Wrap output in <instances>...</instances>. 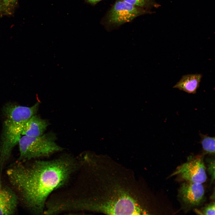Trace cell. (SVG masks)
Returning a JSON list of instances; mask_svg holds the SVG:
<instances>
[{
  "label": "cell",
  "mask_w": 215,
  "mask_h": 215,
  "mask_svg": "<svg viewBox=\"0 0 215 215\" xmlns=\"http://www.w3.org/2000/svg\"><path fill=\"white\" fill-rule=\"evenodd\" d=\"M88 193L73 199V210L108 215L153 214L151 196L134 172L108 155L87 153Z\"/></svg>",
  "instance_id": "cell-1"
},
{
  "label": "cell",
  "mask_w": 215,
  "mask_h": 215,
  "mask_svg": "<svg viewBox=\"0 0 215 215\" xmlns=\"http://www.w3.org/2000/svg\"><path fill=\"white\" fill-rule=\"evenodd\" d=\"M19 162L7 170V177L19 199L36 214L44 213L48 196L67 183L77 166L68 155L50 160Z\"/></svg>",
  "instance_id": "cell-2"
},
{
  "label": "cell",
  "mask_w": 215,
  "mask_h": 215,
  "mask_svg": "<svg viewBox=\"0 0 215 215\" xmlns=\"http://www.w3.org/2000/svg\"><path fill=\"white\" fill-rule=\"evenodd\" d=\"M40 103L31 107L8 103L3 108L5 117L0 143V170L10 157L14 147L18 143L26 122L36 113Z\"/></svg>",
  "instance_id": "cell-3"
},
{
  "label": "cell",
  "mask_w": 215,
  "mask_h": 215,
  "mask_svg": "<svg viewBox=\"0 0 215 215\" xmlns=\"http://www.w3.org/2000/svg\"><path fill=\"white\" fill-rule=\"evenodd\" d=\"M56 134L50 132L36 137H21L19 142L20 156L19 161L30 160L47 157L64 148L56 141Z\"/></svg>",
  "instance_id": "cell-4"
},
{
  "label": "cell",
  "mask_w": 215,
  "mask_h": 215,
  "mask_svg": "<svg viewBox=\"0 0 215 215\" xmlns=\"http://www.w3.org/2000/svg\"><path fill=\"white\" fill-rule=\"evenodd\" d=\"M153 12L135 6L123 0H116L103 19V24L108 28L119 27L136 17Z\"/></svg>",
  "instance_id": "cell-5"
},
{
  "label": "cell",
  "mask_w": 215,
  "mask_h": 215,
  "mask_svg": "<svg viewBox=\"0 0 215 215\" xmlns=\"http://www.w3.org/2000/svg\"><path fill=\"white\" fill-rule=\"evenodd\" d=\"M177 176L185 181L203 184L207 179L203 155H190L178 166L169 177Z\"/></svg>",
  "instance_id": "cell-6"
},
{
  "label": "cell",
  "mask_w": 215,
  "mask_h": 215,
  "mask_svg": "<svg viewBox=\"0 0 215 215\" xmlns=\"http://www.w3.org/2000/svg\"><path fill=\"white\" fill-rule=\"evenodd\" d=\"M178 199L182 208L187 212L201 205L205 200V191L202 183L185 181L178 190Z\"/></svg>",
  "instance_id": "cell-7"
},
{
  "label": "cell",
  "mask_w": 215,
  "mask_h": 215,
  "mask_svg": "<svg viewBox=\"0 0 215 215\" xmlns=\"http://www.w3.org/2000/svg\"><path fill=\"white\" fill-rule=\"evenodd\" d=\"M19 199L14 191L0 179V215H12L16 211Z\"/></svg>",
  "instance_id": "cell-8"
},
{
  "label": "cell",
  "mask_w": 215,
  "mask_h": 215,
  "mask_svg": "<svg viewBox=\"0 0 215 215\" xmlns=\"http://www.w3.org/2000/svg\"><path fill=\"white\" fill-rule=\"evenodd\" d=\"M49 125L47 120L42 119L36 114L26 122L22 135L30 137L41 136L44 134Z\"/></svg>",
  "instance_id": "cell-9"
},
{
  "label": "cell",
  "mask_w": 215,
  "mask_h": 215,
  "mask_svg": "<svg viewBox=\"0 0 215 215\" xmlns=\"http://www.w3.org/2000/svg\"><path fill=\"white\" fill-rule=\"evenodd\" d=\"M202 75L200 74L183 75L173 87L188 93L195 94L199 86Z\"/></svg>",
  "instance_id": "cell-10"
},
{
  "label": "cell",
  "mask_w": 215,
  "mask_h": 215,
  "mask_svg": "<svg viewBox=\"0 0 215 215\" xmlns=\"http://www.w3.org/2000/svg\"><path fill=\"white\" fill-rule=\"evenodd\" d=\"M199 135L201 137L200 143L204 153L214 155L215 137H210L201 133L199 134Z\"/></svg>",
  "instance_id": "cell-11"
},
{
  "label": "cell",
  "mask_w": 215,
  "mask_h": 215,
  "mask_svg": "<svg viewBox=\"0 0 215 215\" xmlns=\"http://www.w3.org/2000/svg\"><path fill=\"white\" fill-rule=\"evenodd\" d=\"M123 0L132 5L149 10H150L153 8H157L160 6L155 0Z\"/></svg>",
  "instance_id": "cell-12"
},
{
  "label": "cell",
  "mask_w": 215,
  "mask_h": 215,
  "mask_svg": "<svg viewBox=\"0 0 215 215\" xmlns=\"http://www.w3.org/2000/svg\"><path fill=\"white\" fill-rule=\"evenodd\" d=\"M215 202H212L202 208L197 213L202 215H215Z\"/></svg>",
  "instance_id": "cell-13"
},
{
  "label": "cell",
  "mask_w": 215,
  "mask_h": 215,
  "mask_svg": "<svg viewBox=\"0 0 215 215\" xmlns=\"http://www.w3.org/2000/svg\"><path fill=\"white\" fill-rule=\"evenodd\" d=\"M207 171L210 175L211 183L215 179V160L214 159H207Z\"/></svg>",
  "instance_id": "cell-14"
},
{
  "label": "cell",
  "mask_w": 215,
  "mask_h": 215,
  "mask_svg": "<svg viewBox=\"0 0 215 215\" xmlns=\"http://www.w3.org/2000/svg\"><path fill=\"white\" fill-rule=\"evenodd\" d=\"M16 0H3V2L5 6H10L13 5Z\"/></svg>",
  "instance_id": "cell-15"
},
{
  "label": "cell",
  "mask_w": 215,
  "mask_h": 215,
  "mask_svg": "<svg viewBox=\"0 0 215 215\" xmlns=\"http://www.w3.org/2000/svg\"><path fill=\"white\" fill-rule=\"evenodd\" d=\"M89 2L93 4H96L102 0H87Z\"/></svg>",
  "instance_id": "cell-16"
},
{
  "label": "cell",
  "mask_w": 215,
  "mask_h": 215,
  "mask_svg": "<svg viewBox=\"0 0 215 215\" xmlns=\"http://www.w3.org/2000/svg\"><path fill=\"white\" fill-rule=\"evenodd\" d=\"M0 8H1V5L0 4Z\"/></svg>",
  "instance_id": "cell-17"
}]
</instances>
